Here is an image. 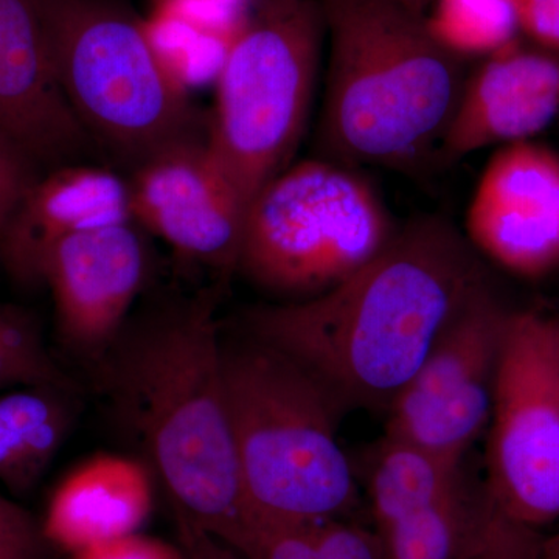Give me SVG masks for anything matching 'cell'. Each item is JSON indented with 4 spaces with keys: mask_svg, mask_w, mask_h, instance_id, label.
<instances>
[{
    "mask_svg": "<svg viewBox=\"0 0 559 559\" xmlns=\"http://www.w3.org/2000/svg\"><path fill=\"white\" fill-rule=\"evenodd\" d=\"M473 246L439 219L412 223L340 285L246 316L248 336L300 364L344 411H385L441 331L484 285Z\"/></svg>",
    "mask_w": 559,
    "mask_h": 559,
    "instance_id": "cell-1",
    "label": "cell"
},
{
    "mask_svg": "<svg viewBox=\"0 0 559 559\" xmlns=\"http://www.w3.org/2000/svg\"><path fill=\"white\" fill-rule=\"evenodd\" d=\"M212 296L142 323L106 353L112 412L175 516L224 538L246 511Z\"/></svg>",
    "mask_w": 559,
    "mask_h": 559,
    "instance_id": "cell-2",
    "label": "cell"
},
{
    "mask_svg": "<svg viewBox=\"0 0 559 559\" xmlns=\"http://www.w3.org/2000/svg\"><path fill=\"white\" fill-rule=\"evenodd\" d=\"M330 38L319 146L336 164L400 167L441 140L462 60L399 0H318Z\"/></svg>",
    "mask_w": 559,
    "mask_h": 559,
    "instance_id": "cell-3",
    "label": "cell"
},
{
    "mask_svg": "<svg viewBox=\"0 0 559 559\" xmlns=\"http://www.w3.org/2000/svg\"><path fill=\"white\" fill-rule=\"evenodd\" d=\"M224 384L246 510L285 520H355L359 481L342 450L344 407L282 352L223 345Z\"/></svg>",
    "mask_w": 559,
    "mask_h": 559,
    "instance_id": "cell-4",
    "label": "cell"
},
{
    "mask_svg": "<svg viewBox=\"0 0 559 559\" xmlns=\"http://www.w3.org/2000/svg\"><path fill=\"white\" fill-rule=\"evenodd\" d=\"M58 79L97 151L128 170L198 135L182 84L145 25L117 0H43Z\"/></svg>",
    "mask_w": 559,
    "mask_h": 559,
    "instance_id": "cell-5",
    "label": "cell"
},
{
    "mask_svg": "<svg viewBox=\"0 0 559 559\" xmlns=\"http://www.w3.org/2000/svg\"><path fill=\"white\" fill-rule=\"evenodd\" d=\"M323 35L318 0H261L227 44L205 139L245 209L299 146Z\"/></svg>",
    "mask_w": 559,
    "mask_h": 559,
    "instance_id": "cell-6",
    "label": "cell"
},
{
    "mask_svg": "<svg viewBox=\"0 0 559 559\" xmlns=\"http://www.w3.org/2000/svg\"><path fill=\"white\" fill-rule=\"evenodd\" d=\"M388 210L345 165H289L246 209L237 270L267 293L311 299L366 266L392 240Z\"/></svg>",
    "mask_w": 559,
    "mask_h": 559,
    "instance_id": "cell-7",
    "label": "cell"
},
{
    "mask_svg": "<svg viewBox=\"0 0 559 559\" xmlns=\"http://www.w3.org/2000/svg\"><path fill=\"white\" fill-rule=\"evenodd\" d=\"M489 432L487 487L511 521L540 532L559 521V382L555 322L513 312Z\"/></svg>",
    "mask_w": 559,
    "mask_h": 559,
    "instance_id": "cell-8",
    "label": "cell"
},
{
    "mask_svg": "<svg viewBox=\"0 0 559 559\" xmlns=\"http://www.w3.org/2000/svg\"><path fill=\"white\" fill-rule=\"evenodd\" d=\"M511 314L487 283L474 290L390 404L384 432L465 460L491 418Z\"/></svg>",
    "mask_w": 559,
    "mask_h": 559,
    "instance_id": "cell-9",
    "label": "cell"
},
{
    "mask_svg": "<svg viewBox=\"0 0 559 559\" xmlns=\"http://www.w3.org/2000/svg\"><path fill=\"white\" fill-rule=\"evenodd\" d=\"M131 216L183 259L237 270L246 209L207 139L165 146L127 176Z\"/></svg>",
    "mask_w": 559,
    "mask_h": 559,
    "instance_id": "cell-10",
    "label": "cell"
},
{
    "mask_svg": "<svg viewBox=\"0 0 559 559\" xmlns=\"http://www.w3.org/2000/svg\"><path fill=\"white\" fill-rule=\"evenodd\" d=\"M142 229L132 219L80 231L58 242L40 274L51 293L61 341L102 360L121 336L145 282Z\"/></svg>",
    "mask_w": 559,
    "mask_h": 559,
    "instance_id": "cell-11",
    "label": "cell"
},
{
    "mask_svg": "<svg viewBox=\"0 0 559 559\" xmlns=\"http://www.w3.org/2000/svg\"><path fill=\"white\" fill-rule=\"evenodd\" d=\"M0 134L43 173L97 151L58 79L43 0H0Z\"/></svg>",
    "mask_w": 559,
    "mask_h": 559,
    "instance_id": "cell-12",
    "label": "cell"
},
{
    "mask_svg": "<svg viewBox=\"0 0 559 559\" xmlns=\"http://www.w3.org/2000/svg\"><path fill=\"white\" fill-rule=\"evenodd\" d=\"M471 242L511 272L538 277L559 264V156L510 143L481 173L466 212Z\"/></svg>",
    "mask_w": 559,
    "mask_h": 559,
    "instance_id": "cell-13",
    "label": "cell"
},
{
    "mask_svg": "<svg viewBox=\"0 0 559 559\" xmlns=\"http://www.w3.org/2000/svg\"><path fill=\"white\" fill-rule=\"evenodd\" d=\"M559 112V58L513 40L489 55L468 80L440 140L450 159L492 145L524 142Z\"/></svg>",
    "mask_w": 559,
    "mask_h": 559,
    "instance_id": "cell-14",
    "label": "cell"
},
{
    "mask_svg": "<svg viewBox=\"0 0 559 559\" xmlns=\"http://www.w3.org/2000/svg\"><path fill=\"white\" fill-rule=\"evenodd\" d=\"M132 219L127 178L97 165L70 164L40 173L14 210L0 240L10 277L40 286L51 249L80 231Z\"/></svg>",
    "mask_w": 559,
    "mask_h": 559,
    "instance_id": "cell-15",
    "label": "cell"
},
{
    "mask_svg": "<svg viewBox=\"0 0 559 559\" xmlns=\"http://www.w3.org/2000/svg\"><path fill=\"white\" fill-rule=\"evenodd\" d=\"M156 481L140 457L108 452L84 460L55 488L44 535L70 557L134 535L153 511Z\"/></svg>",
    "mask_w": 559,
    "mask_h": 559,
    "instance_id": "cell-16",
    "label": "cell"
},
{
    "mask_svg": "<svg viewBox=\"0 0 559 559\" xmlns=\"http://www.w3.org/2000/svg\"><path fill=\"white\" fill-rule=\"evenodd\" d=\"M466 480L463 460L384 432L367 454L362 473L373 528L436 506Z\"/></svg>",
    "mask_w": 559,
    "mask_h": 559,
    "instance_id": "cell-17",
    "label": "cell"
},
{
    "mask_svg": "<svg viewBox=\"0 0 559 559\" xmlns=\"http://www.w3.org/2000/svg\"><path fill=\"white\" fill-rule=\"evenodd\" d=\"M73 425L68 388L35 385L0 392V484L27 495L43 479Z\"/></svg>",
    "mask_w": 559,
    "mask_h": 559,
    "instance_id": "cell-18",
    "label": "cell"
},
{
    "mask_svg": "<svg viewBox=\"0 0 559 559\" xmlns=\"http://www.w3.org/2000/svg\"><path fill=\"white\" fill-rule=\"evenodd\" d=\"M498 514L487 481L468 479L436 506L373 530L381 559H468L487 539Z\"/></svg>",
    "mask_w": 559,
    "mask_h": 559,
    "instance_id": "cell-19",
    "label": "cell"
},
{
    "mask_svg": "<svg viewBox=\"0 0 559 559\" xmlns=\"http://www.w3.org/2000/svg\"><path fill=\"white\" fill-rule=\"evenodd\" d=\"M221 540L241 559H381L377 532L355 520H285L246 510Z\"/></svg>",
    "mask_w": 559,
    "mask_h": 559,
    "instance_id": "cell-20",
    "label": "cell"
},
{
    "mask_svg": "<svg viewBox=\"0 0 559 559\" xmlns=\"http://www.w3.org/2000/svg\"><path fill=\"white\" fill-rule=\"evenodd\" d=\"M426 22L430 35L460 58L489 57L520 33L513 0H433Z\"/></svg>",
    "mask_w": 559,
    "mask_h": 559,
    "instance_id": "cell-21",
    "label": "cell"
},
{
    "mask_svg": "<svg viewBox=\"0 0 559 559\" xmlns=\"http://www.w3.org/2000/svg\"><path fill=\"white\" fill-rule=\"evenodd\" d=\"M35 385L68 388V380L44 347L35 320L0 305V392Z\"/></svg>",
    "mask_w": 559,
    "mask_h": 559,
    "instance_id": "cell-22",
    "label": "cell"
},
{
    "mask_svg": "<svg viewBox=\"0 0 559 559\" xmlns=\"http://www.w3.org/2000/svg\"><path fill=\"white\" fill-rule=\"evenodd\" d=\"M55 554L40 521L0 495V559H55Z\"/></svg>",
    "mask_w": 559,
    "mask_h": 559,
    "instance_id": "cell-23",
    "label": "cell"
},
{
    "mask_svg": "<svg viewBox=\"0 0 559 559\" xmlns=\"http://www.w3.org/2000/svg\"><path fill=\"white\" fill-rule=\"evenodd\" d=\"M40 173L10 140L0 134V240L14 210Z\"/></svg>",
    "mask_w": 559,
    "mask_h": 559,
    "instance_id": "cell-24",
    "label": "cell"
},
{
    "mask_svg": "<svg viewBox=\"0 0 559 559\" xmlns=\"http://www.w3.org/2000/svg\"><path fill=\"white\" fill-rule=\"evenodd\" d=\"M543 535L507 518L499 510L480 549L468 559H538Z\"/></svg>",
    "mask_w": 559,
    "mask_h": 559,
    "instance_id": "cell-25",
    "label": "cell"
},
{
    "mask_svg": "<svg viewBox=\"0 0 559 559\" xmlns=\"http://www.w3.org/2000/svg\"><path fill=\"white\" fill-rule=\"evenodd\" d=\"M72 559H187L179 544L134 533L73 555Z\"/></svg>",
    "mask_w": 559,
    "mask_h": 559,
    "instance_id": "cell-26",
    "label": "cell"
},
{
    "mask_svg": "<svg viewBox=\"0 0 559 559\" xmlns=\"http://www.w3.org/2000/svg\"><path fill=\"white\" fill-rule=\"evenodd\" d=\"M520 32L539 49L559 53V0H513Z\"/></svg>",
    "mask_w": 559,
    "mask_h": 559,
    "instance_id": "cell-27",
    "label": "cell"
},
{
    "mask_svg": "<svg viewBox=\"0 0 559 559\" xmlns=\"http://www.w3.org/2000/svg\"><path fill=\"white\" fill-rule=\"evenodd\" d=\"M176 518L179 546L187 559H241L234 550L207 530L193 522Z\"/></svg>",
    "mask_w": 559,
    "mask_h": 559,
    "instance_id": "cell-28",
    "label": "cell"
},
{
    "mask_svg": "<svg viewBox=\"0 0 559 559\" xmlns=\"http://www.w3.org/2000/svg\"><path fill=\"white\" fill-rule=\"evenodd\" d=\"M538 559H559V530L547 538L543 536Z\"/></svg>",
    "mask_w": 559,
    "mask_h": 559,
    "instance_id": "cell-29",
    "label": "cell"
},
{
    "mask_svg": "<svg viewBox=\"0 0 559 559\" xmlns=\"http://www.w3.org/2000/svg\"><path fill=\"white\" fill-rule=\"evenodd\" d=\"M399 2L403 3L407 9L415 11V13L426 16V13H428L433 0H399Z\"/></svg>",
    "mask_w": 559,
    "mask_h": 559,
    "instance_id": "cell-30",
    "label": "cell"
},
{
    "mask_svg": "<svg viewBox=\"0 0 559 559\" xmlns=\"http://www.w3.org/2000/svg\"><path fill=\"white\" fill-rule=\"evenodd\" d=\"M555 366H557L559 382V322H555Z\"/></svg>",
    "mask_w": 559,
    "mask_h": 559,
    "instance_id": "cell-31",
    "label": "cell"
}]
</instances>
